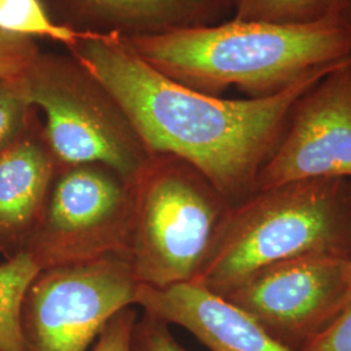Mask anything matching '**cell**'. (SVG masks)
Instances as JSON below:
<instances>
[{
    "label": "cell",
    "instance_id": "1",
    "mask_svg": "<svg viewBox=\"0 0 351 351\" xmlns=\"http://www.w3.org/2000/svg\"><path fill=\"white\" fill-rule=\"evenodd\" d=\"M69 52L112 93L151 154H169L193 164L232 207L256 190L258 176L294 103L336 68L271 97L224 99L159 73L119 38L88 36Z\"/></svg>",
    "mask_w": 351,
    "mask_h": 351
},
{
    "label": "cell",
    "instance_id": "2",
    "mask_svg": "<svg viewBox=\"0 0 351 351\" xmlns=\"http://www.w3.org/2000/svg\"><path fill=\"white\" fill-rule=\"evenodd\" d=\"M120 40L151 68L195 91L220 97L236 88L264 98L349 60L351 19L343 12L308 25L232 19Z\"/></svg>",
    "mask_w": 351,
    "mask_h": 351
},
{
    "label": "cell",
    "instance_id": "3",
    "mask_svg": "<svg viewBox=\"0 0 351 351\" xmlns=\"http://www.w3.org/2000/svg\"><path fill=\"white\" fill-rule=\"evenodd\" d=\"M351 259V180L310 178L256 190L229 208L191 284L226 297L267 265Z\"/></svg>",
    "mask_w": 351,
    "mask_h": 351
},
{
    "label": "cell",
    "instance_id": "4",
    "mask_svg": "<svg viewBox=\"0 0 351 351\" xmlns=\"http://www.w3.org/2000/svg\"><path fill=\"white\" fill-rule=\"evenodd\" d=\"M230 207L197 167L152 154L133 180L126 259L139 284L163 289L193 282Z\"/></svg>",
    "mask_w": 351,
    "mask_h": 351
},
{
    "label": "cell",
    "instance_id": "5",
    "mask_svg": "<svg viewBox=\"0 0 351 351\" xmlns=\"http://www.w3.org/2000/svg\"><path fill=\"white\" fill-rule=\"evenodd\" d=\"M21 81L27 101L45 116L59 167L104 164L133 181L152 156L123 106L71 52L39 51Z\"/></svg>",
    "mask_w": 351,
    "mask_h": 351
},
{
    "label": "cell",
    "instance_id": "6",
    "mask_svg": "<svg viewBox=\"0 0 351 351\" xmlns=\"http://www.w3.org/2000/svg\"><path fill=\"white\" fill-rule=\"evenodd\" d=\"M132 213L133 181L125 176L104 164L59 167L24 251L39 271L108 256L126 259Z\"/></svg>",
    "mask_w": 351,
    "mask_h": 351
},
{
    "label": "cell",
    "instance_id": "7",
    "mask_svg": "<svg viewBox=\"0 0 351 351\" xmlns=\"http://www.w3.org/2000/svg\"><path fill=\"white\" fill-rule=\"evenodd\" d=\"M139 284L123 256L39 271L26 290L27 351H88L119 311L137 304Z\"/></svg>",
    "mask_w": 351,
    "mask_h": 351
},
{
    "label": "cell",
    "instance_id": "8",
    "mask_svg": "<svg viewBox=\"0 0 351 351\" xmlns=\"http://www.w3.org/2000/svg\"><path fill=\"white\" fill-rule=\"evenodd\" d=\"M223 298L280 345L302 351L350 301V259L302 256L271 264Z\"/></svg>",
    "mask_w": 351,
    "mask_h": 351
},
{
    "label": "cell",
    "instance_id": "9",
    "mask_svg": "<svg viewBox=\"0 0 351 351\" xmlns=\"http://www.w3.org/2000/svg\"><path fill=\"white\" fill-rule=\"evenodd\" d=\"M310 178L351 180V58L294 103L256 190Z\"/></svg>",
    "mask_w": 351,
    "mask_h": 351
},
{
    "label": "cell",
    "instance_id": "10",
    "mask_svg": "<svg viewBox=\"0 0 351 351\" xmlns=\"http://www.w3.org/2000/svg\"><path fill=\"white\" fill-rule=\"evenodd\" d=\"M51 17L78 33L156 37L223 23L232 0H42Z\"/></svg>",
    "mask_w": 351,
    "mask_h": 351
},
{
    "label": "cell",
    "instance_id": "11",
    "mask_svg": "<svg viewBox=\"0 0 351 351\" xmlns=\"http://www.w3.org/2000/svg\"><path fill=\"white\" fill-rule=\"evenodd\" d=\"M59 168L39 111L25 130L0 150V254L25 250Z\"/></svg>",
    "mask_w": 351,
    "mask_h": 351
},
{
    "label": "cell",
    "instance_id": "12",
    "mask_svg": "<svg viewBox=\"0 0 351 351\" xmlns=\"http://www.w3.org/2000/svg\"><path fill=\"white\" fill-rule=\"evenodd\" d=\"M137 306L186 329L210 351H290L239 307L191 282L163 289L141 285Z\"/></svg>",
    "mask_w": 351,
    "mask_h": 351
},
{
    "label": "cell",
    "instance_id": "13",
    "mask_svg": "<svg viewBox=\"0 0 351 351\" xmlns=\"http://www.w3.org/2000/svg\"><path fill=\"white\" fill-rule=\"evenodd\" d=\"M39 269L23 251L0 264V351H27L21 328L26 290Z\"/></svg>",
    "mask_w": 351,
    "mask_h": 351
},
{
    "label": "cell",
    "instance_id": "14",
    "mask_svg": "<svg viewBox=\"0 0 351 351\" xmlns=\"http://www.w3.org/2000/svg\"><path fill=\"white\" fill-rule=\"evenodd\" d=\"M233 19L276 25H308L346 12L345 0H232Z\"/></svg>",
    "mask_w": 351,
    "mask_h": 351
},
{
    "label": "cell",
    "instance_id": "15",
    "mask_svg": "<svg viewBox=\"0 0 351 351\" xmlns=\"http://www.w3.org/2000/svg\"><path fill=\"white\" fill-rule=\"evenodd\" d=\"M0 32L33 40L50 39L68 50L90 36L58 24L42 0H0Z\"/></svg>",
    "mask_w": 351,
    "mask_h": 351
},
{
    "label": "cell",
    "instance_id": "16",
    "mask_svg": "<svg viewBox=\"0 0 351 351\" xmlns=\"http://www.w3.org/2000/svg\"><path fill=\"white\" fill-rule=\"evenodd\" d=\"M37 111L26 98L21 75L0 77V150L25 130Z\"/></svg>",
    "mask_w": 351,
    "mask_h": 351
},
{
    "label": "cell",
    "instance_id": "17",
    "mask_svg": "<svg viewBox=\"0 0 351 351\" xmlns=\"http://www.w3.org/2000/svg\"><path fill=\"white\" fill-rule=\"evenodd\" d=\"M132 351H188L172 335L171 326L154 315L138 316L132 336Z\"/></svg>",
    "mask_w": 351,
    "mask_h": 351
},
{
    "label": "cell",
    "instance_id": "18",
    "mask_svg": "<svg viewBox=\"0 0 351 351\" xmlns=\"http://www.w3.org/2000/svg\"><path fill=\"white\" fill-rule=\"evenodd\" d=\"M37 42L0 32V77H19L39 53Z\"/></svg>",
    "mask_w": 351,
    "mask_h": 351
},
{
    "label": "cell",
    "instance_id": "19",
    "mask_svg": "<svg viewBox=\"0 0 351 351\" xmlns=\"http://www.w3.org/2000/svg\"><path fill=\"white\" fill-rule=\"evenodd\" d=\"M137 319L138 313L133 306L119 311L103 328L93 351H132V336Z\"/></svg>",
    "mask_w": 351,
    "mask_h": 351
},
{
    "label": "cell",
    "instance_id": "20",
    "mask_svg": "<svg viewBox=\"0 0 351 351\" xmlns=\"http://www.w3.org/2000/svg\"><path fill=\"white\" fill-rule=\"evenodd\" d=\"M302 351H351V298L335 322Z\"/></svg>",
    "mask_w": 351,
    "mask_h": 351
},
{
    "label": "cell",
    "instance_id": "21",
    "mask_svg": "<svg viewBox=\"0 0 351 351\" xmlns=\"http://www.w3.org/2000/svg\"><path fill=\"white\" fill-rule=\"evenodd\" d=\"M345 3H346V11L351 19V0H345Z\"/></svg>",
    "mask_w": 351,
    "mask_h": 351
},
{
    "label": "cell",
    "instance_id": "22",
    "mask_svg": "<svg viewBox=\"0 0 351 351\" xmlns=\"http://www.w3.org/2000/svg\"><path fill=\"white\" fill-rule=\"evenodd\" d=\"M350 262H351V259H350Z\"/></svg>",
    "mask_w": 351,
    "mask_h": 351
}]
</instances>
